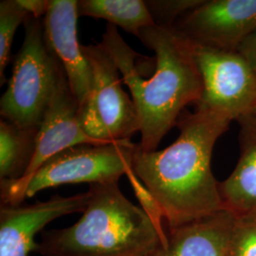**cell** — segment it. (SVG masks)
I'll return each mask as SVG.
<instances>
[{
	"instance_id": "cell-1",
	"label": "cell",
	"mask_w": 256,
	"mask_h": 256,
	"mask_svg": "<svg viewBox=\"0 0 256 256\" xmlns=\"http://www.w3.org/2000/svg\"><path fill=\"white\" fill-rule=\"evenodd\" d=\"M230 122L196 110L182 114L176 124L180 135L170 146L146 151L136 146L131 170L154 198L169 228L225 209L210 160Z\"/></svg>"
},
{
	"instance_id": "cell-2",
	"label": "cell",
	"mask_w": 256,
	"mask_h": 256,
	"mask_svg": "<svg viewBox=\"0 0 256 256\" xmlns=\"http://www.w3.org/2000/svg\"><path fill=\"white\" fill-rule=\"evenodd\" d=\"M138 39L155 54V72L147 79L142 78L136 64L140 55L128 46L117 27L108 24L100 46L111 57L131 92L140 120L138 146L154 151L176 126L182 110L200 101L202 75L192 42L174 27L144 28Z\"/></svg>"
},
{
	"instance_id": "cell-3",
	"label": "cell",
	"mask_w": 256,
	"mask_h": 256,
	"mask_svg": "<svg viewBox=\"0 0 256 256\" xmlns=\"http://www.w3.org/2000/svg\"><path fill=\"white\" fill-rule=\"evenodd\" d=\"M90 200L72 226L45 232L42 256H149L162 245L155 224L120 190L118 182L92 184Z\"/></svg>"
},
{
	"instance_id": "cell-4",
	"label": "cell",
	"mask_w": 256,
	"mask_h": 256,
	"mask_svg": "<svg viewBox=\"0 0 256 256\" xmlns=\"http://www.w3.org/2000/svg\"><path fill=\"white\" fill-rule=\"evenodd\" d=\"M23 24V44L14 58L0 115L21 128H39L64 72L46 46L42 19L28 14Z\"/></svg>"
},
{
	"instance_id": "cell-5",
	"label": "cell",
	"mask_w": 256,
	"mask_h": 256,
	"mask_svg": "<svg viewBox=\"0 0 256 256\" xmlns=\"http://www.w3.org/2000/svg\"><path fill=\"white\" fill-rule=\"evenodd\" d=\"M82 50L92 66L93 84L90 96L78 108L81 128L98 144L130 142L140 132V120L122 88L118 68L100 44L82 45Z\"/></svg>"
},
{
	"instance_id": "cell-6",
	"label": "cell",
	"mask_w": 256,
	"mask_h": 256,
	"mask_svg": "<svg viewBox=\"0 0 256 256\" xmlns=\"http://www.w3.org/2000/svg\"><path fill=\"white\" fill-rule=\"evenodd\" d=\"M135 144H82L68 147L44 162L26 186L24 200L48 188L75 183L118 182L131 170Z\"/></svg>"
},
{
	"instance_id": "cell-7",
	"label": "cell",
	"mask_w": 256,
	"mask_h": 256,
	"mask_svg": "<svg viewBox=\"0 0 256 256\" xmlns=\"http://www.w3.org/2000/svg\"><path fill=\"white\" fill-rule=\"evenodd\" d=\"M202 79L196 110L236 120L256 108V70L239 52L194 44Z\"/></svg>"
},
{
	"instance_id": "cell-8",
	"label": "cell",
	"mask_w": 256,
	"mask_h": 256,
	"mask_svg": "<svg viewBox=\"0 0 256 256\" xmlns=\"http://www.w3.org/2000/svg\"><path fill=\"white\" fill-rule=\"evenodd\" d=\"M79 104L64 74L38 128L36 149L27 172L18 180H0L1 204L20 205L24 191L37 170L50 158L68 147L98 144L84 132L78 118Z\"/></svg>"
},
{
	"instance_id": "cell-9",
	"label": "cell",
	"mask_w": 256,
	"mask_h": 256,
	"mask_svg": "<svg viewBox=\"0 0 256 256\" xmlns=\"http://www.w3.org/2000/svg\"><path fill=\"white\" fill-rule=\"evenodd\" d=\"M174 28L196 45L236 52L256 30V0H203Z\"/></svg>"
},
{
	"instance_id": "cell-10",
	"label": "cell",
	"mask_w": 256,
	"mask_h": 256,
	"mask_svg": "<svg viewBox=\"0 0 256 256\" xmlns=\"http://www.w3.org/2000/svg\"><path fill=\"white\" fill-rule=\"evenodd\" d=\"M88 191L72 196H56L32 205H5L0 208V256H28L36 252V236L46 224L61 216L82 212Z\"/></svg>"
},
{
	"instance_id": "cell-11",
	"label": "cell",
	"mask_w": 256,
	"mask_h": 256,
	"mask_svg": "<svg viewBox=\"0 0 256 256\" xmlns=\"http://www.w3.org/2000/svg\"><path fill=\"white\" fill-rule=\"evenodd\" d=\"M77 3L78 0H50L42 25L46 46L62 66L80 106L90 96L93 74L77 37Z\"/></svg>"
},
{
	"instance_id": "cell-12",
	"label": "cell",
	"mask_w": 256,
	"mask_h": 256,
	"mask_svg": "<svg viewBox=\"0 0 256 256\" xmlns=\"http://www.w3.org/2000/svg\"><path fill=\"white\" fill-rule=\"evenodd\" d=\"M236 214L227 209L169 228L167 241L149 256H224Z\"/></svg>"
},
{
	"instance_id": "cell-13",
	"label": "cell",
	"mask_w": 256,
	"mask_h": 256,
	"mask_svg": "<svg viewBox=\"0 0 256 256\" xmlns=\"http://www.w3.org/2000/svg\"><path fill=\"white\" fill-rule=\"evenodd\" d=\"M238 164L232 174L220 183L225 209L234 214L256 212V108L239 117Z\"/></svg>"
},
{
	"instance_id": "cell-14",
	"label": "cell",
	"mask_w": 256,
	"mask_h": 256,
	"mask_svg": "<svg viewBox=\"0 0 256 256\" xmlns=\"http://www.w3.org/2000/svg\"><path fill=\"white\" fill-rule=\"evenodd\" d=\"M39 128H21L0 120V180H18L27 172L36 149Z\"/></svg>"
},
{
	"instance_id": "cell-15",
	"label": "cell",
	"mask_w": 256,
	"mask_h": 256,
	"mask_svg": "<svg viewBox=\"0 0 256 256\" xmlns=\"http://www.w3.org/2000/svg\"><path fill=\"white\" fill-rule=\"evenodd\" d=\"M77 12L79 16L104 19L138 38L142 30L155 25L144 0H78Z\"/></svg>"
},
{
	"instance_id": "cell-16",
	"label": "cell",
	"mask_w": 256,
	"mask_h": 256,
	"mask_svg": "<svg viewBox=\"0 0 256 256\" xmlns=\"http://www.w3.org/2000/svg\"><path fill=\"white\" fill-rule=\"evenodd\" d=\"M28 16L18 0L0 2V86L6 82L5 70L10 61V50L16 28Z\"/></svg>"
},
{
	"instance_id": "cell-17",
	"label": "cell",
	"mask_w": 256,
	"mask_h": 256,
	"mask_svg": "<svg viewBox=\"0 0 256 256\" xmlns=\"http://www.w3.org/2000/svg\"><path fill=\"white\" fill-rule=\"evenodd\" d=\"M224 256H256V212L236 214Z\"/></svg>"
},
{
	"instance_id": "cell-18",
	"label": "cell",
	"mask_w": 256,
	"mask_h": 256,
	"mask_svg": "<svg viewBox=\"0 0 256 256\" xmlns=\"http://www.w3.org/2000/svg\"><path fill=\"white\" fill-rule=\"evenodd\" d=\"M148 12L158 27L173 28L176 21L203 0H144Z\"/></svg>"
},
{
	"instance_id": "cell-19",
	"label": "cell",
	"mask_w": 256,
	"mask_h": 256,
	"mask_svg": "<svg viewBox=\"0 0 256 256\" xmlns=\"http://www.w3.org/2000/svg\"><path fill=\"white\" fill-rule=\"evenodd\" d=\"M19 3L27 10L28 14L42 19L46 16L50 0H18Z\"/></svg>"
},
{
	"instance_id": "cell-20",
	"label": "cell",
	"mask_w": 256,
	"mask_h": 256,
	"mask_svg": "<svg viewBox=\"0 0 256 256\" xmlns=\"http://www.w3.org/2000/svg\"><path fill=\"white\" fill-rule=\"evenodd\" d=\"M238 52L243 55L256 70V30L244 40Z\"/></svg>"
}]
</instances>
